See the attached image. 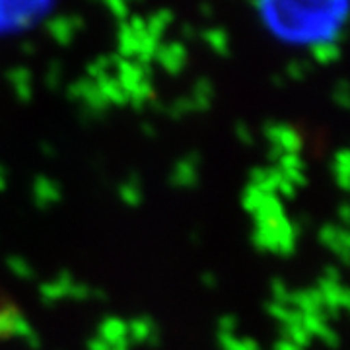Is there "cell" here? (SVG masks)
Here are the masks:
<instances>
[{
  "mask_svg": "<svg viewBox=\"0 0 350 350\" xmlns=\"http://www.w3.org/2000/svg\"><path fill=\"white\" fill-rule=\"evenodd\" d=\"M257 6L269 31L294 47L331 43L347 16V0H257Z\"/></svg>",
  "mask_w": 350,
  "mask_h": 350,
  "instance_id": "6da1fadb",
  "label": "cell"
},
{
  "mask_svg": "<svg viewBox=\"0 0 350 350\" xmlns=\"http://www.w3.org/2000/svg\"><path fill=\"white\" fill-rule=\"evenodd\" d=\"M55 0H0V33L24 31L49 12Z\"/></svg>",
  "mask_w": 350,
  "mask_h": 350,
  "instance_id": "7a4b0ae2",
  "label": "cell"
}]
</instances>
